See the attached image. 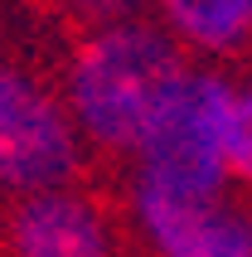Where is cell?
I'll return each instance as SVG.
<instances>
[{"label":"cell","mask_w":252,"mask_h":257,"mask_svg":"<svg viewBox=\"0 0 252 257\" xmlns=\"http://www.w3.org/2000/svg\"><path fill=\"white\" fill-rule=\"evenodd\" d=\"M184 68H189V54L155 20L126 15L78 34L58 92L92 156L131 160L146 121L155 116L160 97Z\"/></svg>","instance_id":"6da1fadb"},{"label":"cell","mask_w":252,"mask_h":257,"mask_svg":"<svg viewBox=\"0 0 252 257\" xmlns=\"http://www.w3.org/2000/svg\"><path fill=\"white\" fill-rule=\"evenodd\" d=\"M233 83L213 68H189L170 83L131 156V175L194 199H223V121Z\"/></svg>","instance_id":"7a4b0ae2"},{"label":"cell","mask_w":252,"mask_h":257,"mask_svg":"<svg viewBox=\"0 0 252 257\" xmlns=\"http://www.w3.org/2000/svg\"><path fill=\"white\" fill-rule=\"evenodd\" d=\"M63 92L0 49V194L78 185L87 156Z\"/></svg>","instance_id":"3957f363"},{"label":"cell","mask_w":252,"mask_h":257,"mask_svg":"<svg viewBox=\"0 0 252 257\" xmlns=\"http://www.w3.org/2000/svg\"><path fill=\"white\" fill-rule=\"evenodd\" d=\"M0 257H126L121 214L83 185L10 194L0 204Z\"/></svg>","instance_id":"277c9868"},{"label":"cell","mask_w":252,"mask_h":257,"mask_svg":"<svg viewBox=\"0 0 252 257\" xmlns=\"http://www.w3.org/2000/svg\"><path fill=\"white\" fill-rule=\"evenodd\" d=\"M155 15L184 54H252V0H155Z\"/></svg>","instance_id":"5b68a950"},{"label":"cell","mask_w":252,"mask_h":257,"mask_svg":"<svg viewBox=\"0 0 252 257\" xmlns=\"http://www.w3.org/2000/svg\"><path fill=\"white\" fill-rule=\"evenodd\" d=\"M223 165L238 185L252 189V83L233 87L228 121H223Z\"/></svg>","instance_id":"8992f818"},{"label":"cell","mask_w":252,"mask_h":257,"mask_svg":"<svg viewBox=\"0 0 252 257\" xmlns=\"http://www.w3.org/2000/svg\"><path fill=\"white\" fill-rule=\"evenodd\" d=\"M194 257H252V214L247 209H233V204L223 199L209 238L199 243Z\"/></svg>","instance_id":"52a82bcc"},{"label":"cell","mask_w":252,"mask_h":257,"mask_svg":"<svg viewBox=\"0 0 252 257\" xmlns=\"http://www.w3.org/2000/svg\"><path fill=\"white\" fill-rule=\"evenodd\" d=\"M141 0H58V10H68L83 29H97V25H112V20H126L136 15Z\"/></svg>","instance_id":"ba28073f"}]
</instances>
